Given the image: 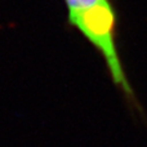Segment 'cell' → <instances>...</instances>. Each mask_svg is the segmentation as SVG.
Returning <instances> with one entry per match:
<instances>
[{"label":"cell","instance_id":"obj_1","mask_svg":"<svg viewBox=\"0 0 147 147\" xmlns=\"http://www.w3.org/2000/svg\"><path fill=\"white\" fill-rule=\"evenodd\" d=\"M69 20L102 53L114 84L123 92L133 110L143 115L133 88L128 81L115 44L116 18L109 0H66ZM145 116V115H143Z\"/></svg>","mask_w":147,"mask_h":147}]
</instances>
